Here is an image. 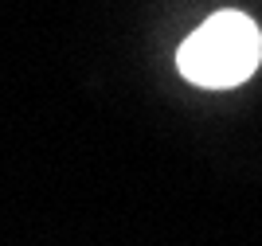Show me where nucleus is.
I'll use <instances>...</instances> for the list:
<instances>
[{"mask_svg":"<svg viewBox=\"0 0 262 246\" xmlns=\"http://www.w3.org/2000/svg\"><path fill=\"white\" fill-rule=\"evenodd\" d=\"M262 59V35L251 16L243 12H215L184 39L176 63L180 75L208 90H227L254 75Z\"/></svg>","mask_w":262,"mask_h":246,"instance_id":"obj_1","label":"nucleus"}]
</instances>
